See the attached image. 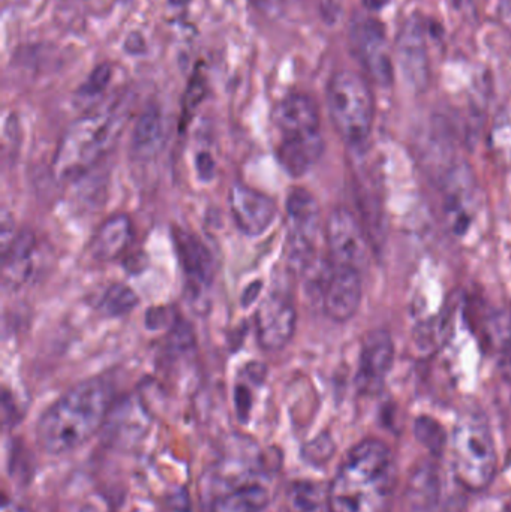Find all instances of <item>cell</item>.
<instances>
[{"label":"cell","mask_w":511,"mask_h":512,"mask_svg":"<svg viewBox=\"0 0 511 512\" xmlns=\"http://www.w3.org/2000/svg\"><path fill=\"white\" fill-rule=\"evenodd\" d=\"M452 463L465 489L482 492L494 481L498 468L497 448L482 415L467 414L458 421L452 436Z\"/></svg>","instance_id":"6"},{"label":"cell","mask_w":511,"mask_h":512,"mask_svg":"<svg viewBox=\"0 0 511 512\" xmlns=\"http://www.w3.org/2000/svg\"><path fill=\"white\" fill-rule=\"evenodd\" d=\"M443 191L444 213L450 230L462 236L471 227L477 209L476 177L471 168L465 164L453 165L444 177Z\"/></svg>","instance_id":"12"},{"label":"cell","mask_w":511,"mask_h":512,"mask_svg":"<svg viewBox=\"0 0 511 512\" xmlns=\"http://www.w3.org/2000/svg\"><path fill=\"white\" fill-rule=\"evenodd\" d=\"M228 204L234 224L249 237L266 233L278 215V206L272 197L243 183L231 186Z\"/></svg>","instance_id":"13"},{"label":"cell","mask_w":511,"mask_h":512,"mask_svg":"<svg viewBox=\"0 0 511 512\" xmlns=\"http://www.w3.org/2000/svg\"><path fill=\"white\" fill-rule=\"evenodd\" d=\"M324 234L333 264L356 268L362 273L368 268V237L350 210L345 207L333 210L327 218Z\"/></svg>","instance_id":"9"},{"label":"cell","mask_w":511,"mask_h":512,"mask_svg":"<svg viewBox=\"0 0 511 512\" xmlns=\"http://www.w3.org/2000/svg\"><path fill=\"white\" fill-rule=\"evenodd\" d=\"M279 140L276 158L290 176L302 177L312 170L324 153L320 111L308 95L282 99L273 114Z\"/></svg>","instance_id":"4"},{"label":"cell","mask_w":511,"mask_h":512,"mask_svg":"<svg viewBox=\"0 0 511 512\" xmlns=\"http://www.w3.org/2000/svg\"><path fill=\"white\" fill-rule=\"evenodd\" d=\"M36 240L32 231H21L2 248L3 283L18 288L27 282L35 264Z\"/></svg>","instance_id":"18"},{"label":"cell","mask_w":511,"mask_h":512,"mask_svg":"<svg viewBox=\"0 0 511 512\" xmlns=\"http://www.w3.org/2000/svg\"><path fill=\"white\" fill-rule=\"evenodd\" d=\"M138 306V297L134 289L123 283H114L105 291L99 307L102 312L111 318H119L131 313Z\"/></svg>","instance_id":"21"},{"label":"cell","mask_w":511,"mask_h":512,"mask_svg":"<svg viewBox=\"0 0 511 512\" xmlns=\"http://www.w3.org/2000/svg\"><path fill=\"white\" fill-rule=\"evenodd\" d=\"M362 271L345 265L333 264L329 282L324 289V313L335 322H347L356 315L362 303Z\"/></svg>","instance_id":"14"},{"label":"cell","mask_w":511,"mask_h":512,"mask_svg":"<svg viewBox=\"0 0 511 512\" xmlns=\"http://www.w3.org/2000/svg\"><path fill=\"white\" fill-rule=\"evenodd\" d=\"M498 367L501 375L511 382V330L501 339L498 348Z\"/></svg>","instance_id":"25"},{"label":"cell","mask_w":511,"mask_h":512,"mask_svg":"<svg viewBox=\"0 0 511 512\" xmlns=\"http://www.w3.org/2000/svg\"><path fill=\"white\" fill-rule=\"evenodd\" d=\"M173 5H185V3H188L189 0H170Z\"/></svg>","instance_id":"30"},{"label":"cell","mask_w":511,"mask_h":512,"mask_svg":"<svg viewBox=\"0 0 511 512\" xmlns=\"http://www.w3.org/2000/svg\"><path fill=\"white\" fill-rule=\"evenodd\" d=\"M389 3L390 0H363V6H365L366 11L369 12L381 11V9L386 8Z\"/></svg>","instance_id":"27"},{"label":"cell","mask_w":511,"mask_h":512,"mask_svg":"<svg viewBox=\"0 0 511 512\" xmlns=\"http://www.w3.org/2000/svg\"><path fill=\"white\" fill-rule=\"evenodd\" d=\"M132 237H134V231L128 215L117 213L110 216L96 230L89 246L90 256L96 262L114 261L128 251Z\"/></svg>","instance_id":"17"},{"label":"cell","mask_w":511,"mask_h":512,"mask_svg":"<svg viewBox=\"0 0 511 512\" xmlns=\"http://www.w3.org/2000/svg\"><path fill=\"white\" fill-rule=\"evenodd\" d=\"M449 2H450V5L453 6V8H455V9L461 8L462 0H449Z\"/></svg>","instance_id":"29"},{"label":"cell","mask_w":511,"mask_h":512,"mask_svg":"<svg viewBox=\"0 0 511 512\" xmlns=\"http://www.w3.org/2000/svg\"><path fill=\"white\" fill-rule=\"evenodd\" d=\"M297 310L285 292H270L255 312V328L261 348L282 351L296 333Z\"/></svg>","instance_id":"11"},{"label":"cell","mask_w":511,"mask_h":512,"mask_svg":"<svg viewBox=\"0 0 511 512\" xmlns=\"http://www.w3.org/2000/svg\"><path fill=\"white\" fill-rule=\"evenodd\" d=\"M350 44L354 56L368 77L384 89L392 86L395 66L390 56L387 30L383 21L371 15H357L351 21Z\"/></svg>","instance_id":"8"},{"label":"cell","mask_w":511,"mask_h":512,"mask_svg":"<svg viewBox=\"0 0 511 512\" xmlns=\"http://www.w3.org/2000/svg\"><path fill=\"white\" fill-rule=\"evenodd\" d=\"M395 358V343L389 331L375 328L366 334L360 351V366L357 385L360 390L371 393L383 385Z\"/></svg>","instance_id":"15"},{"label":"cell","mask_w":511,"mask_h":512,"mask_svg":"<svg viewBox=\"0 0 511 512\" xmlns=\"http://www.w3.org/2000/svg\"><path fill=\"white\" fill-rule=\"evenodd\" d=\"M392 451L378 439H366L345 456L330 484V512H390L396 490Z\"/></svg>","instance_id":"1"},{"label":"cell","mask_w":511,"mask_h":512,"mask_svg":"<svg viewBox=\"0 0 511 512\" xmlns=\"http://www.w3.org/2000/svg\"><path fill=\"white\" fill-rule=\"evenodd\" d=\"M164 119L156 107L147 108L135 123L131 150L140 161L155 158L164 143Z\"/></svg>","instance_id":"19"},{"label":"cell","mask_w":511,"mask_h":512,"mask_svg":"<svg viewBox=\"0 0 511 512\" xmlns=\"http://www.w3.org/2000/svg\"><path fill=\"white\" fill-rule=\"evenodd\" d=\"M416 436L423 445L432 451H440L446 444V432L440 423L431 417H420L416 421Z\"/></svg>","instance_id":"22"},{"label":"cell","mask_w":511,"mask_h":512,"mask_svg":"<svg viewBox=\"0 0 511 512\" xmlns=\"http://www.w3.org/2000/svg\"><path fill=\"white\" fill-rule=\"evenodd\" d=\"M197 170L201 179H212L213 171H215V161L209 153L204 152L197 156Z\"/></svg>","instance_id":"26"},{"label":"cell","mask_w":511,"mask_h":512,"mask_svg":"<svg viewBox=\"0 0 511 512\" xmlns=\"http://www.w3.org/2000/svg\"><path fill=\"white\" fill-rule=\"evenodd\" d=\"M174 242L189 286L197 294H203V291L206 292L212 285L215 277V261L212 254L197 236L186 231H176Z\"/></svg>","instance_id":"16"},{"label":"cell","mask_w":511,"mask_h":512,"mask_svg":"<svg viewBox=\"0 0 511 512\" xmlns=\"http://www.w3.org/2000/svg\"><path fill=\"white\" fill-rule=\"evenodd\" d=\"M321 227L320 204L303 188L291 189L287 197V254L291 267L303 273L317 258L315 245Z\"/></svg>","instance_id":"7"},{"label":"cell","mask_w":511,"mask_h":512,"mask_svg":"<svg viewBox=\"0 0 511 512\" xmlns=\"http://www.w3.org/2000/svg\"><path fill=\"white\" fill-rule=\"evenodd\" d=\"M111 403L113 388L104 379L74 385L42 414L36 426L42 450L66 454L86 444L107 420Z\"/></svg>","instance_id":"2"},{"label":"cell","mask_w":511,"mask_h":512,"mask_svg":"<svg viewBox=\"0 0 511 512\" xmlns=\"http://www.w3.org/2000/svg\"><path fill=\"white\" fill-rule=\"evenodd\" d=\"M126 117L120 110L95 111L75 120L63 132L53 158L54 177L60 182L78 179L116 146Z\"/></svg>","instance_id":"3"},{"label":"cell","mask_w":511,"mask_h":512,"mask_svg":"<svg viewBox=\"0 0 511 512\" xmlns=\"http://www.w3.org/2000/svg\"><path fill=\"white\" fill-rule=\"evenodd\" d=\"M327 107L339 137L351 147L368 141L374 126V93L362 75L339 71L327 84Z\"/></svg>","instance_id":"5"},{"label":"cell","mask_w":511,"mask_h":512,"mask_svg":"<svg viewBox=\"0 0 511 512\" xmlns=\"http://www.w3.org/2000/svg\"><path fill=\"white\" fill-rule=\"evenodd\" d=\"M425 20L420 14H411L402 24L396 39V59L405 83L422 92L429 84V53L426 42Z\"/></svg>","instance_id":"10"},{"label":"cell","mask_w":511,"mask_h":512,"mask_svg":"<svg viewBox=\"0 0 511 512\" xmlns=\"http://www.w3.org/2000/svg\"><path fill=\"white\" fill-rule=\"evenodd\" d=\"M293 493L294 496H296V498L293 499V505L297 510L309 512L317 508V490H315V487L311 486V484H299Z\"/></svg>","instance_id":"23"},{"label":"cell","mask_w":511,"mask_h":512,"mask_svg":"<svg viewBox=\"0 0 511 512\" xmlns=\"http://www.w3.org/2000/svg\"><path fill=\"white\" fill-rule=\"evenodd\" d=\"M110 75L111 71L107 65L98 66V68L93 71V74L90 75L87 83L84 84L83 92L89 96L101 92V90H104V87L107 86L108 80H110Z\"/></svg>","instance_id":"24"},{"label":"cell","mask_w":511,"mask_h":512,"mask_svg":"<svg viewBox=\"0 0 511 512\" xmlns=\"http://www.w3.org/2000/svg\"><path fill=\"white\" fill-rule=\"evenodd\" d=\"M2 512H29L26 508L21 505L15 504V502L5 501L3 502Z\"/></svg>","instance_id":"28"},{"label":"cell","mask_w":511,"mask_h":512,"mask_svg":"<svg viewBox=\"0 0 511 512\" xmlns=\"http://www.w3.org/2000/svg\"><path fill=\"white\" fill-rule=\"evenodd\" d=\"M269 504V490L260 481L246 480L216 501V512H261Z\"/></svg>","instance_id":"20"}]
</instances>
